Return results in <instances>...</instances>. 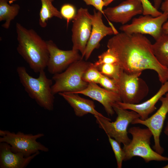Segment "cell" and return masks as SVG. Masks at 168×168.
Instances as JSON below:
<instances>
[{"mask_svg":"<svg viewBox=\"0 0 168 168\" xmlns=\"http://www.w3.org/2000/svg\"><path fill=\"white\" fill-rule=\"evenodd\" d=\"M163 168H168V163L166 166L162 167Z\"/></svg>","mask_w":168,"mask_h":168,"instance_id":"obj_35","label":"cell"},{"mask_svg":"<svg viewBox=\"0 0 168 168\" xmlns=\"http://www.w3.org/2000/svg\"><path fill=\"white\" fill-rule=\"evenodd\" d=\"M92 17L87 8L81 7L72 21V49L80 52L82 59L91 33Z\"/></svg>","mask_w":168,"mask_h":168,"instance_id":"obj_10","label":"cell"},{"mask_svg":"<svg viewBox=\"0 0 168 168\" xmlns=\"http://www.w3.org/2000/svg\"><path fill=\"white\" fill-rule=\"evenodd\" d=\"M40 152L25 157L13 152L10 145L5 142H0V168H25L38 155Z\"/></svg>","mask_w":168,"mask_h":168,"instance_id":"obj_17","label":"cell"},{"mask_svg":"<svg viewBox=\"0 0 168 168\" xmlns=\"http://www.w3.org/2000/svg\"><path fill=\"white\" fill-rule=\"evenodd\" d=\"M166 95H168V92L166 94Z\"/></svg>","mask_w":168,"mask_h":168,"instance_id":"obj_36","label":"cell"},{"mask_svg":"<svg viewBox=\"0 0 168 168\" xmlns=\"http://www.w3.org/2000/svg\"><path fill=\"white\" fill-rule=\"evenodd\" d=\"M58 94L73 108L75 115L78 117H81L88 113L104 116L96 110L94 102L91 100L82 98L78 94L72 92H63Z\"/></svg>","mask_w":168,"mask_h":168,"instance_id":"obj_18","label":"cell"},{"mask_svg":"<svg viewBox=\"0 0 168 168\" xmlns=\"http://www.w3.org/2000/svg\"><path fill=\"white\" fill-rule=\"evenodd\" d=\"M91 63L81 59L72 63L64 72L54 75L52 79L54 83L51 87L53 94L75 93L86 88L88 83L84 81L83 76Z\"/></svg>","mask_w":168,"mask_h":168,"instance_id":"obj_6","label":"cell"},{"mask_svg":"<svg viewBox=\"0 0 168 168\" xmlns=\"http://www.w3.org/2000/svg\"><path fill=\"white\" fill-rule=\"evenodd\" d=\"M96 66L102 74L115 80L124 71L119 63L102 64Z\"/></svg>","mask_w":168,"mask_h":168,"instance_id":"obj_22","label":"cell"},{"mask_svg":"<svg viewBox=\"0 0 168 168\" xmlns=\"http://www.w3.org/2000/svg\"><path fill=\"white\" fill-rule=\"evenodd\" d=\"M154 7L157 9H158L160 7L162 3V0H153Z\"/></svg>","mask_w":168,"mask_h":168,"instance_id":"obj_32","label":"cell"},{"mask_svg":"<svg viewBox=\"0 0 168 168\" xmlns=\"http://www.w3.org/2000/svg\"><path fill=\"white\" fill-rule=\"evenodd\" d=\"M168 19V14L164 12L157 17L143 15L133 18L131 23L122 25L119 29L129 34L149 35L156 40L163 34L162 26Z\"/></svg>","mask_w":168,"mask_h":168,"instance_id":"obj_9","label":"cell"},{"mask_svg":"<svg viewBox=\"0 0 168 168\" xmlns=\"http://www.w3.org/2000/svg\"><path fill=\"white\" fill-rule=\"evenodd\" d=\"M115 112L117 115L116 120L111 122L107 117L94 115L99 128L103 129L107 136L114 138L120 144L127 145L131 139L128 137L127 128L128 125L140 116L134 111L123 109L116 103L113 105Z\"/></svg>","mask_w":168,"mask_h":168,"instance_id":"obj_5","label":"cell"},{"mask_svg":"<svg viewBox=\"0 0 168 168\" xmlns=\"http://www.w3.org/2000/svg\"><path fill=\"white\" fill-rule=\"evenodd\" d=\"M60 12L63 18L66 21L68 27L70 21L73 20L75 17L77 11L73 5L66 3L61 6Z\"/></svg>","mask_w":168,"mask_h":168,"instance_id":"obj_26","label":"cell"},{"mask_svg":"<svg viewBox=\"0 0 168 168\" xmlns=\"http://www.w3.org/2000/svg\"><path fill=\"white\" fill-rule=\"evenodd\" d=\"M141 74H128L123 71L115 80L122 102L138 104L147 96L149 88L144 81L139 77Z\"/></svg>","mask_w":168,"mask_h":168,"instance_id":"obj_7","label":"cell"},{"mask_svg":"<svg viewBox=\"0 0 168 168\" xmlns=\"http://www.w3.org/2000/svg\"><path fill=\"white\" fill-rule=\"evenodd\" d=\"M8 0H0V21H5L2 25L5 29H8L11 21L18 14L20 6L17 4L10 5Z\"/></svg>","mask_w":168,"mask_h":168,"instance_id":"obj_20","label":"cell"},{"mask_svg":"<svg viewBox=\"0 0 168 168\" xmlns=\"http://www.w3.org/2000/svg\"><path fill=\"white\" fill-rule=\"evenodd\" d=\"M109 142L114 153L116 160L117 168H121L125 157L124 151L120 146V143L115 139L107 136Z\"/></svg>","mask_w":168,"mask_h":168,"instance_id":"obj_24","label":"cell"},{"mask_svg":"<svg viewBox=\"0 0 168 168\" xmlns=\"http://www.w3.org/2000/svg\"><path fill=\"white\" fill-rule=\"evenodd\" d=\"M103 14L99 11L94 10L91 33L83 55L86 60L95 49L99 48L100 43L104 37L119 33L113 26L109 27L105 25L102 20Z\"/></svg>","mask_w":168,"mask_h":168,"instance_id":"obj_14","label":"cell"},{"mask_svg":"<svg viewBox=\"0 0 168 168\" xmlns=\"http://www.w3.org/2000/svg\"><path fill=\"white\" fill-rule=\"evenodd\" d=\"M153 52L158 61L168 68V35L163 34L152 44Z\"/></svg>","mask_w":168,"mask_h":168,"instance_id":"obj_21","label":"cell"},{"mask_svg":"<svg viewBox=\"0 0 168 168\" xmlns=\"http://www.w3.org/2000/svg\"><path fill=\"white\" fill-rule=\"evenodd\" d=\"M102 75L94 63H91L83 75V79L88 83L98 84Z\"/></svg>","mask_w":168,"mask_h":168,"instance_id":"obj_23","label":"cell"},{"mask_svg":"<svg viewBox=\"0 0 168 168\" xmlns=\"http://www.w3.org/2000/svg\"><path fill=\"white\" fill-rule=\"evenodd\" d=\"M164 133L167 136H168V122L166 124V125L165 128L164 130Z\"/></svg>","mask_w":168,"mask_h":168,"instance_id":"obj_34","label":"cell"},{"mask_svg":"<svg viewBox=\"0 0 168 168\" xmlns=\"http://www.w3.org/2000/svg\"><path fill=\"white\" fill-rule=\"evenodd\" d=\"M168 92V81L162 84L158 91L153 96L140 104H130L118 101L116 103L121 108L133 110L140 116V119L145 120L156 109V104L162 96Z\"/></svg>","mask_w":168,"mask_h":168,"instance_id":"obj_16","label":"cell"},{"mask_svg":"<svg viewBox=\"0 0 168 168\" xmlns=\"http://www.w3.org/2000/svg\"><path fill=\"white\" fill-rule=\"evenodd\" d=\"M152 44L143 35L122 32L110 38L107 47L116 54L125 72L134 74L152 70L157 73L159 80L163 84L168 81V68L157 60Z\"/></svg>","mask_w":168,"mask_h":168,"instance_id":"obj_1","label":"cell"},{"mask_svg":"<svg viewBox=\"0 0 168 168\" xmlns=\"http://www.w3.org/2000/svg\"><path fill=\"white\" fill-rule=\"evenodd\" d=\"M128 132L132 135V139L128 144L124 145V161L136 156L142 158L146 163L153 161H168V157L162 156L151 148L150 140L153 134L148 128L133 127L129 129Z\"/></svg>","mask_w":168,"mask_h":168,"instance_id":"obj_4","label":"cell"},{"mask_svg":"<svg viewBox=\"0 0 168 168\" xmlns=\"http://www.w3.org/2000/svg\"><path fill=\"white\" fill-rule=\"evenodd\" d=\"M159 100L161 102V105L153 115L145 120H142L140 118L136 119L131 124L143 125L150 129L154 138L153 149L156 152L161 155L164 152V149L161 145L160 138L168 113V95H166L165 97L162 96Z\"/></svg>","mask_w":168,"mask_h":168,"instance_id":"obj_12","label":"cell"},{"mask_svg":"<svg viewBox=\"0 0 168 168\" xmlns=\"http://www.w3.org/2000/svg\"><path fill=\"white\" fill-rule=\"evenodd\" d=\"M17 0H9L8 2L11 4ZM41 6L39 13V24L42 28L45 27L48 20L55 17L62 19L60 12L53 5L54 0H40Z\"/></svg>","mask_w":168,"mask_h":168,"instance_id":"obj_19","label":"cell"},{"mask_svg":"<svg viewBox=\"0 0 168 168\" xmlns=\"http://www.w3.org/2000/svg\"><path fill=\"white\" fill-rule=\"evenodd\" d=\"M143 8L140 0H127L113 7L103 10V14L111 21L126 24L132 18L142 14Z\"/></svg>","mask_w":168,"mask_h":168,"instance_id":"obj_13","label":"cell"},{"mask_svg":"<svg viewBox=\"0 0 168 168\" xmlns=\"http://www.w3.org/2000/svg\"><path fill=\"white\" fill-rule=\"evenodd\" d=\"M98 58V60L94 63L95 66L102 64L119 63L116 55L109 49L99 55Z\"/></svg>","mask_w":168,"mask_h":168,"instance_id":"obj_25","label":"cell"},{"mask_svg":"<svg viewBox=\"0 0 168 168\" xmlns=\"http://www.w3.org/2000/svg\"><path fill=\"white\" fill-rule=\"evenodd\" d=\"M18 42L17 50L35 72L47 67L49 54L46 41L33 29H28L19 23L16 24Z\"/></svg>","mask_w":168,"mask_h":168,"instance_id":"obj_2","label":"cell"},{"mask_svg":"<svg viewBox=\"0 0 168 168\" xmlns=\"http://www.w3.org/2000/svg\"><path fill=\"white\" fill-rule=\"evenodd\" d=\"M98 84L106 90L118 93L116 81L114 79L102 74Z\"/></svg>","mask_w":168,"mask_h":168,"instance_id":"obj_27","label":"cell"},{"mask_svg":"<svg viewBox=\"0 0 168 168\" xmlns=\"http://www.w3.org/2000/svg\"><path fill=\"white\" fill-rule=\"evenodd\" d=\"M43 133L25 134L18 132L16 133L6 130V134L0 137V142H5L11 146L12 151L27 157L40 151L47 152L49 148L37 141L44 136Z\"/></svg>","mask_w":168,"mask_h":168,"instance_id":"obj_8","label":"cell"},{"mask_svg":"<svg viewBox=\"0 0 168 168\" xmlns=\"http://www.w3.org/2000/svg\"><path fill=\"white\" fill-rule=\"evenodd\" d=\"M163 34L168 35V20L165 22L162 26Z\"/></svg>","mask_w":168,"mask_h":168,"instance_id":"obj_31","label":"cell"},{"mask_svg":"<svg viewBox=\"0 0 168 168\" xmlns=\"http://www.w3.org/2000/svg\"><path fill=\"white\" fill-rule=\"evenodd\" d=\"M114 0H103L104 6H107Z\"/></svg>","mask_w":168,"mask_h":168,"instance_id":"obj_33","label":"cell"},{"mask_svg":"<svg viewBox=\"0 0 168 168\" xmlns=\"http://www.w3.org/2000/svg\"><path fill=\"white\" fill-rule=\"evenodd\" d=\"M49 56L47 67L48 72L54 75L65 70L72 63L83 59L79 51L59 49L52 40L46 41Z\"/></svg>","mask_w":168,"mask_h":168,"instance_id":"obj_11","label":"cell"},{"mask_svg":"<svg viewBox=\"0 0 168 168\" xmlns=\"http://www.w3.org/2000/svg\"><path fill=\"white\" fill-rule=\"evenodd\" d=\"M160 9L163 12L168 14V0H164L162 2Z\"/></svg>","mask_w":168,"mask_h":168,"instance_id":"obj_30","label":"cell"},{"mask_svg":"<svg viewBox=\"0 0 168 168\" xmlns=\"http://www.w3.org/2000/svg\"><path fill=\"white\" fill-rule=\"evenodd\" d=\"M16 70L20 82L30 97L45 110H53L54 97L51 90L52 81L47 77L44 70L39 73L37 78L30 76L24 66H18Z\"/></svg>","mask_w":168,"mask_h":168,"instance_id":"obj_3","label":"cell"},{"mask_svg":"<svg viewBox=\"0 0 168 168\" xmlns=\"http://www.w3.org/2000/svg\"><path fill=\"white\" fill-rule=\"evenodd\" d=\"M140 1L143 8V15H150L153 17H157L162 14V13L156 9L148 0Z\"/></svg>","mask_w":168,"mask_h":168,"instance_id":"obj_28","label":"cell"},{"mask_svg":"<svg viewBox=\"0 0 168 168\" xmlns=\"http://www.w3.org/2000/svg\"><path fill=\"white\" fill-rule=\"evenodd\" d=\"M75 93L83 94L100 102L108 116H112L114 113L113 105L121 101L118 93L101 88L94 83H89L85 89Z\"/></svg>","mask_w":168,"mask_h":168,"instance_id":"obj_15","label":"cell"},{"mask_svg":"<svg viewBox=\"0 0 168 168\" xmlns=\"http://www.w3.org/2000/svg\"><path fill=\"white\" fill-rule=\"evenodd\" d=\"M88 5H91L103 14V7H104L103 0H83Z\"/></svg>","mask_w":168,"mask_h":168,"instance_id":"obj_29","label":"cell"}]
</instances>
